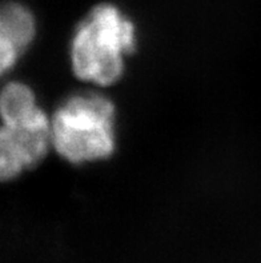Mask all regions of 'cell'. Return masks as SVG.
<instances>
[{
	"label": "cell",
	"mask_w": 261,
	"mask_h": 263,
	"mask_svg": "<svg viewBox=\"0 0 261 263\" xmlns=\"http://www.w3.org/2000/svg\"><path fill=\"white\" fill-rule=\"evenodd\" d=\"M0 16L26 52L36 36V19L32 11L19 2H6L0 4Z\"/></svg>",
	"instance_id": "4"
},
{
	"label": "cell",
	"mask_w": 261,
	"mask_h": 263,
	"mask_svg": "<svg viewBox=\"0 0 261 263\" xmlns=\"http://www.w3.org/2000/svg\"><path fill=\"white\" fill-rule=\"evenodd\" d=\"M137 44L133 22L119 7L102 3L77 24L70 46L71 66L79 79L97 86L116 83L124 73L127 55Z\"/></svg>",
	"instance_id": "1"
},
{
	"label": "cell",
	"mask_w": 261,
	"mask_h": 263,
	"mask_svg": "<svg viewBox=\"0 0 261 263\" xmlns=\"http://www.w3.org/2000/svg\"><path fill=\"white\" fill-rule=\"evenodd\" d=\"M23 53L24 50L15 40L0 16V79L10 73Z\"/></svg>",
	"instance_id": "6"
},
{
	"label": "cell",
	"mask_w": 261,
	"mask_h": 263,
	"mask_svg": "<svg viewBox=\"0 0 261 263\" xmlns=\"http://www.w3.org/2000/svg\"><path fill=\"white\" fill-rule=\"evenodd\" d=\"M0 123L27 142L51 139V119L28 84L12 80L0 88Z\"/></svg>",
	"instance_id": "3"
},
{
	"label": "cell",
	"mask_w": 261,
	"mask_h": 263,
	"mask_svg": "<svg viewBox=\"0 0 261 263\" xmlns=\"http://www.w3.org/2000/svg\"><path fill=\"white\" fill-rule=\"evenodd\" d=\"M32 168L15 134L0 123V183L19 178Z\"/></svg>",
	"instance_id": "5"
},
{
	"label": "cell",
	"mask_w": 261,
	"mask_h": 263,
	"mask_svg": "<svg viewBox=\"0 0 261 263\" xmlns=\"http://www.w3.org/2000/svg\"><path fill=\"white\" fill-rule=\"evenodd\" d=\"M53 150L72 164L104 160L116 148V110L96 92L73 93L51 118Z\"/></svg>",
	"instance_id": "2"
}]
</instances>
